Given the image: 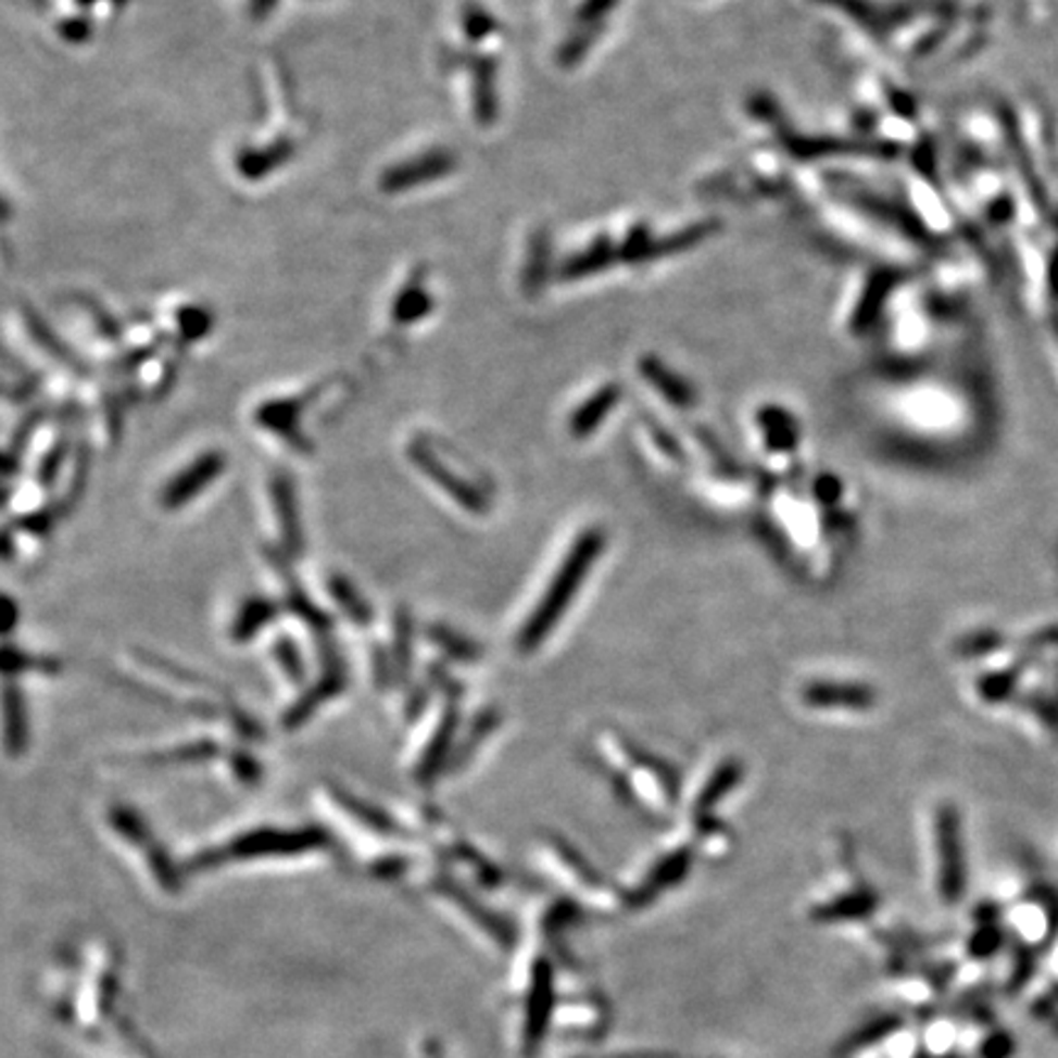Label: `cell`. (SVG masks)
Here are the masks:
<instances>
[{
	"label": "cell",
	"instance_id": "cell-1",
	"mask_svg": "<svg viewBox=\"0 0 1058 1058\" xmlns=\"http://www.w3.org/2000/svg\"><path fill=\"white\" fill-rule=\"evenodd\" d=\"M603 544H605V534L599 527L585 529L579 540L574 542L571 552L564 556L559 569H556L550 585H546L544 595L537 601L532 615H529L522 625V630H519L517 634L519 650L534 652L544 642L546 634L556 628V622L562 620V615L576 599V593H579L583 579L591 574L593 564L599 562Z\"/></svg>",
	"mask_w": 1058,
	"mask_h": 1058
},
{
	"label": "cell",
	"instance_id": "cell-2",
	"mask_svg": "<svg viewBox=\"0 0 1058 1058\" xmlns=\"http://www.w3.org/2000/svg\"><path fill=\"white\" fill-rule=\"evenodd\" d=\"M936 845H939V868H941V892L948 902H956L966 892V851L963 831H960L958 814L944 806L936 814Z\"/></svg>",
	"mask_w": 1058,
	"mask_h": 1058
},
{
	"label": "cell",
	"instance_id": "cell-4",
	"mask_svg": "<svg viewBox=\"0 0 1058 1058\" xmlns=\"http://www.w3.org/2000/svg\"><path fill=\"white\" fill-rule=\"evenodd\" d=\"M415 451H417L415 454L417 464L425 468V474L429 478L437 480V486L444 488V493L454 497L456 503L466 509V513H483L486 497L478 493L474 483H468L466 478H461L458 474H454V468L449 470L434 454H431V451H427V449H415Z\"/></svg>",
	"mask_w": 1058,
	"mask_h": 1058
},
{
	"label": "cell",
	"instance_id": "cell-8",
	"mask_svg": "<svg viewBox=\"0 0 1058 1058\" xmlns=\"http://www.w3.org/2000/svg\"><path fill=\"white\" fill-rule=\"evenodd\" d=\"M618 398H620L618 385H605V388L595 392L591 400H585L583 405L576 410V415L571 417V434L574 437L593 434V429L610 415V410L615 407Z\"/></svg>",
	"mask_w": 1058,
	"mask_h": 1058
},
{
	"label": "cell",
	"instance_id": "cell-10",
	"mask_svg": "<svg viewBox=\"0 0 1058 1058\" xmlns=\"http://www.w3.org/2000/svg\"><path fill=\"white\" fill-rule=\"evenodd\" d=\"M615 257H620V250L615 248L610 240H599L591 250H585V253H581L579 257H574L571 263H566L564 277L566 280H576V277L599 273L605 265H610Z\"/></svg>",
	"mask_w": 1058,
	"mask_h": 1058
},
{
	"label": "cell",
	"instance_id": "cell-5",
	"mask_svg": "<svg viewBox=\"0 0 1058 1058\" xmlns=\"http://www.w3.org/2000/svg\"><path fill=\"white\" fill-rule=\"evenodd\" d=\"M897 285H899V273L897 270H878V273L870 275V280L862 290L860 302L853 312V329L855 331H865L868 326L878 322L880 312L884 310V304H887L890 294L894 292V287Z\"/></svg>",
	"mask_w": 1058,
	"mask_h": 1058
},
{
	"label": "cell",
	"instance_id": "cell-12",
	"mask_svg": "<svg viewBox=\"0 0 1058 1058\" xmlns=\"http://www.w3.org/2000/svg\"><path fill=\"white\" fill-rule=\"evenodd\" d=\"M265 615H267V605H263V603H250V605H245L243 618L238 620L236 628L245 630V632H253V630H257V625L263 622Z\"/></svg>",
	"mask_w": 1058,
	"mask_h": 1058
},
{
	"label": "cell",
	"instance_id": "cell-7",
	"mask_svg": "<svg viewBox=\"0 0 1058 1058\" xmlns=\"http://www.w3.org/2000/svg\"><path fill=\"white\" fill-rule=\"evenodd\" d=\"M642 375L659 390L662 398H667L671 402V405L691 407L696 402V394L691 390V385L684 378H679L675 370L665 368L657 358L642 361Z\"/></svg>",
	"mask_w": 1058,
	"mask_h": 1058
},
{
	"label": "cell",
	"instance_id": "cell-13",
	"mask_svg": "<svg viewBox=\"0 0 1058 1058\" xmlns=\"http://www.w3.org/2000/svg\"><path fill=\"white\" fill-rule=\"evenodd\" d=\"M615 5V0H589V3L583 5V11H581V21L583 23H595V21H601V17L610 11V8Z\"/></svg>",
	"mask_w": 1058,
	"mask_h": 1058
},
{
	"label": "cell",
	"instance_id": "cell-3",
	"mask_svg": "<svg viewBox=\"0 0 1058 1058\" xmlns=\"http://www.w3.org/2000/svg\"><path fill=\"white\" fill-rule=\"evenodd\" d=\"M802 701L809 708L821 710H868L874 706L878 694L858 681L819 679L802 689Z\"/></svg>",
	"mask_w": 1058,
	"mask_h": 1058
},
{
	"label": "cell",
	"instance_id": "cell-6",
	"mask_svg": "<svg viewBox=\"0 0 1058 1058\" xmlns=\"http://www.w3.org/2000/svg\"><path fill=\"white\" fill-rule=\"evenodd\" d=\"M218 474H221V458L218 456L201 458L199 464L189 466L185 474L172 480L165 490V495H162V503H165V507H179V505L189 503V500L197 497L201 490H204Z\"/></svg>",
	"mask_w": 1058,
	"mask_h": 1058
},
{
	"label": "cell",
	"instance_id": "cell-11",
	"mask_svg": "<svg viewBox=\"0 0 1058 1058\" xmlns=\"http://www.w3.org/2000/svg\"><path fill=\"white\" fill-rule=\"evenodd\" d=\"M740 774H743V767L738 763H720V767L708 777L706 786L701 789V794L696 796L698 809H708V806H714L718 799H723L726 794H730V789L738 784Z\"/></svg>",
	"mask_w": 1058,
	"mask_h": 1058
},
{
	"label": "cell",
	"instance_id": "cell-9",
	"mask_svg": "<svg viewBox=\"0 0 1058 1058\" xmlns=\"http://www.w3.org/2000/svg\"><path fill=\"white\" fill-rule=\"evenodd\" d=\"M759 427H763V434L769 449L774 451H792L799 441V431H796V421L786 415V410L779 407H767L759 412Z\"/></svg>",
	"mask_w": 1058,
	"mask_h": 1058
}]
</instances>
